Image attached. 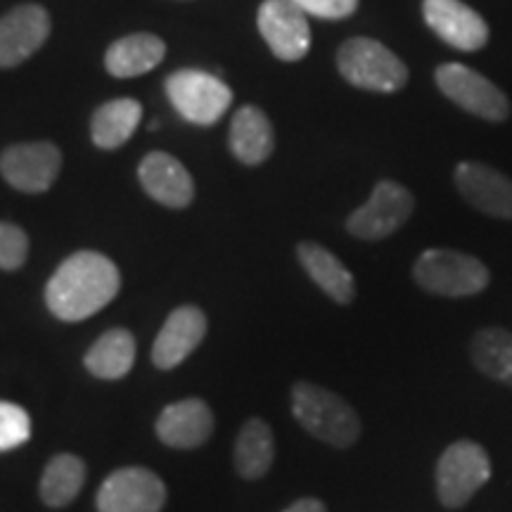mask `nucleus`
I'll return each instance as SVG.
<instances>
[{"label": "nucleus", "mask_w": 512, "mask_h": 512, "mask_svg": "<svg viewBox=\"0 0 512 512\" xmlns=\"http://www.w3.org/2000/svg\"><path fill=\"white\" fill-rule=\"evenodd\" d=\"M422 15H425L427 27L441 41L463 53L482 50L489 41V27L482 15L463 0H422Z\"/></svg>", "instance_id": "nucleus-11"}, {"label": "nucleus", "mask_w": 512, "mask_h": 512, "mask_svg": "<svg viewBox=\"0 0 512 512\" xmlns=\"http://www.w3.org/2000/svg\"><path fill=\"white\" fill-rule=\"evenodd\" d=\"M306 15L320 19H344L351 17L358 8V0H292Z\"/></svg>", "instance_id": "nucleus-28"}, {"label": "nucleus", "mask_w": 512, "mask_h": 512, "mask_svg": "<svg viewBox=\"0 0 512 512\" xmlns=\"http://www.w3.org/2000/svg\"><path fill=\"white\" fill-rule=\"evenodd\" d=\"M337 67L351 86L373 93H396L408 81L406 64L373 38H349L339 48Z\"/></svg>", "instance_id": "nucleus-4"}, {"label": "nucleus", "mask_w": 512, "mask_h": 512, "mask_svg": "<svg viewBox=\"0 0 512 512\" xmlns=\"http://www.w3.org/2000/svg\"><path fill=\"white\" fill-rule=\"evenodd\" d=\"M29 256V238L15 223L0 221V271H17Z\"/></svg>", "instance_id": "nucleus-27"}, {"label": "nucleus", "mask_w": 512, "mask_h": 512, "mask_svg": "<svg viewBox=\"0 0 512 512\" xmlns=\"http://www.w3.org/2000/svg\"><path fill=\"white\" fill-rule=\"evenodd\" d=\"M472 363L479 373L512 387V332L503 328L479 330L470 342Z\"/></svg>", "instance_id": "nucleus-23"}, {"label": "nucleus", "mask_w": 512, "mask_h": 512, "mask_svg": "<svg viewBox=\"0 0 512 512\" xmlns=\"http://www.w3.org/2000/svg\"><path fill=\"white\" fill-rule=\"evenodd\" d=\"M413 278L425 292L439 297H472L486 290L491 273L477 256L458 249H427L413 266Z\"/></svg>", "instance_id": "nucleus-3"}, {"label": "nucleus", "mask_w": 512, "mask_h": 512, "mask_svg": "<svg viewBox=\"0 0 512 512\" xmlns=\"http://www.w3.org/2000/svg\"><path fill=\"white\" fill-rule=\"evenodd\" d=\"M207 335V316L197 306H181L166 318L164 328L152 344V361L157 368L171 370L188 358Z\"/></svg>", "instance_id": "nucleus-15"}, {"label": "nucleus", "mask_w": 512, "mask_h": 512, "mask_svg": "<svg viewBox=\"0 0 512 512\" xmlns=\"http://www.w3.org/2000/svg\"><path fill=\"white\" fill-rule=\"evenodd\" d=\"M83 482H86V465L79 456L74 453H60L46 465L41 477V491L43 503L50 505V508H64L76 496L81 494Z\"/></svg>", "instance_id": "nucleus-24"}, {"label": "nucleus", "mask_w": 512, "mask_h": 512, "mask_svg": "<svg viewBox=\"0 0 512 512\" xmlns=\"http://www.w3.org/2000/svg\"><path fill=\"white\" fill-rule=\"evenodd\" d=\"M166 46L155 34H131L112 43L105 55L107 72L119 76V79H131L150 69H155L164 60Z\"/></svg>", "instance_id": "nucleus-19"}, {"label": "nucleus", "mask_w": 512, "mask_h": 512, "mask_svg": "<svg viewBox=\"0 0 512 512\" xmlns=\"http://www.w3.org/2000/svg\"><path fill=\"white\" fill-rule=\"evenodd\" d=\"M121 287L119 268L98 252H76L64 259L46 285V304L55 318L79 323L105 309Z\"/></svg>", "instance_id": "nucleus-1"}, {"label": "nucleus", "mask_w": 512, "mask_h": 512, "mask_svg": "<svg viewBox=\"0 0 512 512\" xmlns=\"http://www.w3.org/2000/svg\"><path fill=\"white\" fill-rule=\"evenodd\" d=\"M31 437V418L17 403L0 401V453L27 444Z\"/></svg>", "instance_id": "nucleus-26"}, {"label": "nucleus", "mask_w": 512, "mask_h": 512, "mask_svg": "<svg viewBox=\"0 0 512 512\" xmlns=\"http://www.w3.org/2000/svg\"><path fill=\"white\" fill-rule=\"evenodd\" d=\"M415 200L401 183L382 181L370 200L347 219V230L358 240H382L394 235L413 216Z\"/></svg>", "instance_id": "nucleus-8"}, {"label": "nucleus", "mask_w": 512, "mask_h": 512, "mask_svg": "<svg viewBox=\"0 0 512 512\" xmlns=\"http://www.w3.org/2000/svg\"><path fill=\"white\" fill-rule=\"evenodd\" d=\"M166 486L147 467L114 470L98 489V512H162Z\"/></svg>", "instance_id": "nucleus-9"}, {"label": "nucleus", "mask_w": 512, "mask_h": 512, "mask_svg": "<svg viewBox=\"0 0 512 512\" xmlns=\"http://www.w3.org/2000/svg\"><path fill=\"white\" fill-rule=\"evenodd\" d=\"M133 361H136V339L121 328L105 332L83 358L88 373L98 380H119L131 373Z\"/></svg>", "instance_id": "nucleus-21"}, {"label": "nucleus", "mask_w": 512, "mask_h": 512, "mask_svg": "<svg viewBox=\"0 0 512 512\" xmlns=\"http://www.w3.org/2000/svg\"><path fill=\"white\" fill-rule=\"evenodd\" d=\"M157 437L171 448H197L214 432V413L202 399H183L166 406L157 418Z\"/></svg>", "instance_id": "nucleus-16"}, {"label": "nucleus", "mask_w": 512, "mask_h": 512, "mask_svg": "<svg viewBox=\"0 0 512 512\" xmlns=\"http://www.w3.org/2000/svg\"><path fill=\"white\" fill-rule=\"evenodd\" d=\"M140 117H143V107L136 100L121 98L107 102L93 117V143L102 150H114V147L124 145L138 128Z\"/></svg>", "instance_id": "nucleus-25"}, {"label": "nucleus", "mask_w": 512, "mask_h": 512, "mask_svg": "<svg viewBox=\"0 0 512 512\" xmlns=\"http://www.w3.org/2000/svg\"><path fill=\"white\" fill-rule=\"evenodd\" d=\"M259 31L278 60L297 62L309 53L311 29L306 12L292 0H266L259 8Z\"/></svg>", "instance_id": "nucleus-10"}, {"label": "nucleus", "mask_w": 512, "mask_h": 512, "mask_svg": "<svg viewBox=\"0 0 512 512\" xmlns=\"http://www.w3.org/2000/svg\"><path fill=\"white\" fill-rule=\"evenodd\" d=\"M292 415L311 437L335 448L354 446L361 437V420L342 396L311 382H294Z\"/></svg>", "instance_id": "nucleus-2"}, {"label": "nucleus", "mask_w": 512, "mask_h": 512, "mask_svg": "<svg viewBox=\"0 0 512 512\" xmlns=\"http://www.w3.org/2000/svg\"><path fill=\"white\" fill-rule=\"evenodd\" d=\"M273 126L259 107H242L230 124V150L245 164H261L273 152Z\"/></svg>", "instance_id": "nucleus-20"}, {"label": "nucleus", "mask_w": 512, "mask_h": 512, "mask_svg": "<svg viewBox=\"0 0 512 512\" xmlns=\"http://www.w3.org/2000/svg\"><path fill=\"white\" fill-rule=\"evenodd\" d=\"M50 36V17L41 5H22L0 19V67H15Z\"/></svg>", "instance_id": "nucleus-14"}, {"label": "nucleus", "mask_w": 512, "mask_h": 512, "mask_svg": "<svg viewBox=\"0 0 512 512\" xmlns=\"http://www.w3.org/2000/svg\"><path fill=\"white\" fill-rule=\"evenodd\" d=\"M166 95L183 119L200 126L216 124L233 102V93L226 83L200 69L171 74L166 81Z\"/></svg>", "instance_id": "nucleus-6"}, {"label": "nucleus", "mask_w": 512, "mask_h": 512, "mask_svg": "<svg viewBox=\"0 0 512 512\" xmlns=\"http://www.w3.org/2000/svg\"><path fill=\"white\" fill-rule=\"evenodd\" d=\"M297 256L302 261L304 271L316 283L320 290L335 299L337 304H351L356 297L354 275L347 271V266L337 259L330 249H325L318 242H302L297 247Z\"/></svg>", "instance_id": "nucleus-18"}, {"label": "nucleus", "mask_w": 512, "mask_h": 512, "mask_svg": "<svg viewBox=\"0 0 512 512\" xmlns=\"http://www.w3.org/2000/svg\"><path fill=\"white\" fill-rule=\"evenodd\" d=\"M491 479V458L477 441L460 439L441 453L437 463V496L444 508L456 510Z\"/></svg>", "instance_id": "nucleus-5"}, {"label": "nucleus", "mask_w": 512, "mask_h": 512, "mask_svg": "<svg viewBox=\"0 0 512 512\" xmlns=\"http://www.w3.org/2000/svg\"><path fill=\"white\" fill-rule=\"evenodd\" d=\"M60 150L50 143L12 145L0 155V174L22 192H46L60 174Z\"/></svg>", "instance_id": "nucleus-12"}, {"label": "nucleus", "mask_w": 512, "mask_h": 512, "mask_svg": "<svg viewBox=\"0 0 512 512\" xmlns=\"http://www.w3.org/2000/svg\"><path fill=\"white\" fill-rule=\"evenodd\" d=\"M283 512H328V508H325V503L318 501V498H299L297 503H292L290 508Z\"/></svg>", "instance_id": "nucleus-29"}, {"label": "nucleus", "mask_w": 512, "mask_h": 512, "mask_svg": "<svg viewBox=\"0 0 512 512\" xmlns=\"http://www.w3.org/2000/svg\"><path fill=\"white\" fill-rule=\"evenodd\" d=\"M439 91L465 112L486 121H505L510 117V100L496 83H491L465 64L448 62L434 72Z\"/></svg>", "instance_id": "nucleus-7"}, {"label": "nucleus", "mask_w": 512, "mask_h": 512, "mask_svg": "<svg viewBox=\"0 0 512 512\" xmlns=\"http://www.w3.org/2000/svg\"><path fill=\"white\" fill-rule=\"evenodd\" d=\"M140 183L152 200L171 209L188 207L195 197V183L188 174V169L164 152H152L140 162L138 169Z\"/></svg>", "instance_id": "nucleus-17"}, {"label": "nucleus", "mask_w": 512, "mask_h": 512, "mask_svg": "<svg viewBox=\"0 0 512 512\" xmlns=\"http://www.w3.org/2000/svg\"><path fill=\"white\" fill-rule=\"evenodd\" d=\"M275 460V441L268 422L252 418L242 425L235 439V470L245 479H261L268 475Z\"/></svg>", "instance_id": "nucleus-22"}, {"label": "nucleus", "mask_w": 512, "mask_h": 512, "mask_svg": "<svg viewBox=\"0 0 512 512\" xmlns=\"http://www.w3.org/2000/svg\"><path fill=\"white\" fill-rule=\"evenodd\" d=\"M453 178L470 207L494 219H512V181L494 166L460 162Z\"/></svg>", "instance_id": "nucleus-13"}]
</instances>
